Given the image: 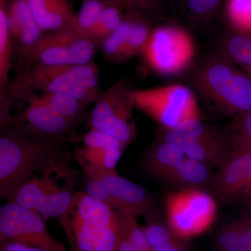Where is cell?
<instances>
[{
	"label": "cell",
	"mask_w": 251,
	"mask_h": 251,
	"mask_svg": "<svg viewBox=\"0 0 251 251\" xmlns=\"http://www.w3.org/2000/svg\"><path fill=\"white\" fill-rule=\"evenodd\" d=\"M166 224L178 237L188 241L210 229L217 216V204L198 188H183L167 195Z\"/></svg>",
	"instance_id": "6"
},
{
	"label": "cell",
	"mask_w": 251,
	"mask_h": 251,
	"mask_svg": "<svg viewBox=\"0 0 251 251\" xmlns=\"http://www.w3.org/2000/svg\"><path fill=\"white\" fill-rule=\"evenodd\" d=\"M229 142L233 152L251 153V111L234 123Z\"/></svg>",
	"instance_id": "30"
},
{
	"label": "cell",
	"mask_w": 251,
	"mask_h": 251,
	"mask_svg": "<svg viewBox=\"0 0 251 251\" xmlns=\"http://www.w3.org/2000/svg\"><path fill=\"white\" fill-rule=\"evenodd\" d=\"M117 251H140L133 247L125 237H122L119 242Z\"/></svg>",
	"instance_id": "36"
},
{
	"label": "cell",
	"mask_w": 251,
	"mask_h": 251,
	"mask_svg": "<svg viewBox=\"0 0 251 251\" xmlns=\"http://www.w3.org/2000/svg\"><path fill=\"white\" fill-rule=\"evenodd\" d=\"M143 228L153 251H188V241L178 237L166 224L150 216Z\"/></svg>",
	"instance_id": "22"
},
{
	"label": "cell",
	"mask_w": 251,
	"mask_h": 251,
	"mask_svg": "<svg viewBox=\"0 0 251 251\" xmlns=\"http://www.w3.org/2000/svg\"><path fill=\"white\" fill-rule=\"evenodd\" d=\"M128 96L134 108L167 130L176 128L190 120H200L196 97L190 89L184 85L129 90Z\"/></svg>",
	"instance_id": "5"
},
{
	"label": "cell",
	"mask_w": 251,
	"mask_h": 251,
	"mask_svg": "<svg viewBox=\"0 0 251 251\" xmlns=\"http://www.w3.org/2000/svg\"><path fill=\"white\" fill-rule=\"evenodd\" d=\"M151 32V21L136 11L126 10L121 25L100 49L109 62H124L143 53Z\"/></svg>",
	"instance_id": "15"
},
{
	"label": "cell",
	"mask_w": 251,
	"mask_h": 251,
	"mask_svg": "<svg viewBox=\"0 0 251 251\" xmlns=\"http://www.w3.org/2000/svg\"><path fill=\"white\" fill-rule=\"evenodd\" d=\"M198 82L206 96L227 112L251 111V80L228 63H211L201 72Z\"/></svg>",
	"instance_id": "12"
},
{
	"label": "cell",
	"mask_w": 251,
	"mask_h": 251,
	"mask_svg": "<svg viewBox=\"0 0 251 251\" xmlns=\"http://www.w3.org/2000/svg\"><path fill=\"white\" fill-rule=\"evenodd\" d=\"M244 224L242 218L226 224L220 231L216 243L217 251H242Z\"/></svg>",
	"instance_id": "28"
},
{
	"label": "cell",
	"mask_w": 251,
	"mask_h": 251,
	"mask_svg": "<svg viewBox=\"0 0 251 251\" xmlns=\"http://www.w3.org/2000/svg\"><path fill=\"white\" fill-rule=\"evenodd\" d=\"M67 140L49 139L21 127L1 126L0 132V196L7 200L38 172L70 158Z\"/></svg>",
	"instance_id": "1"
},
{
	"label": "cell",
	"mask_w": 251,
	"mask_h": 251,
	"mask_svg": "<svg viewBox=\"0 0 251 251\" xmlns=\"http://www.w3.org/2000/svg\"><path fill=\"white\" fill-rule=\"evenodd\" d=\"M0 251H50L14 242H0Z\"/></svg>",
	"instance_id": "33"
},
{
	"label": "cell",
	"mask_w": 251,
	"mask_h": 251,
	"mask_svg": "<svg viewBox=\"0 0 251 251\" xmlns=\"http://www.w3.org/2000/svg\"><path fill=\"white\" fill-rule=\"evenodd\" d=\"M251 178V153H231L214 179L216 192L225 199H236Z\"/></svg>",
	"instance_id": "18"
},
{
	"label": "cell",
	"mask_w": 251,
	"mask_h": 251,
	"mask_svg": "<svg viewBox=\"0 0 251 251\" xmlns=\"http://www.w3.org/2000/svg\"><path fill=\"white\" fill-rule=\"evenodd\" d=\"M39 213L7 201L0 208V242H14L50 251H71L54 239Z\"/></svg>",
	"instance_id": "13"
},
{
	"label": "cell",
	"mask_w": 251,
	"mask_h": 251,
	"mask_svg": "<svg viewBox=\"0 0 251 251\" xmlns=\"http://www.w3.org/2000/svg\"><path fill=\"white\" fill-rule=\"evenodd\" d=\"M227 55L251 74V39L245 34H232L225 44Z\"/></svg>",
	"instance_id": "27"
},
{
	"label": "cell",
	"mask_w": 251,
	"mask_h": 251,
	"mask_svg": "<svg viewBox=\"0 0 251 251\" xmlns=\"http://www.w3.org/2000/svg\"><path fill=\"white\" fill-rule=\"evenodd\" d=\"M98 46L74 28L46 32L29 51L18 58L20 69L31 64L69 65L93 62Z\"/></svg>",
	"instance_id": "7"
},
{
	"label": "cell",
	"mask_w": 251,
	"mask_h": 251,
	"mask_svg": "<svg viewBox=\"0 0 251 251\" xmlns=\"http://www.w3.org/2000/svg\"><path fill=\"white\" fill-rule=\"evenodd\" d=\"M226 16L238 30L251 32V0H227Z\"/></svg>",
	"instance_id": "29"
},
{
	"label": "cell",
	"mask_w": 251,
	"mask_h": 251,
	"mask_svg": "<svg viewBox=\"0 0 251 251\" xmlns=\"http://www.w3.org/2000/svg\"><path fill=\"white\" fill-rule=\"evenodd\" d=\"M112 2L110 0H82L80 11L77 14L80 32L89 37L104 10Z\"/></svg>",
	"instance_id": "26"
},
{
	"label": "cell",
	"mask_w": 251,
	"mask_h": 251,
	"mask_svg": "<svg viewBox=\"0 0 251 251\" xmlns=\"http://www.w3.org/2000/svg\"><path fill=\"white\" fill-rule=\"evenodd\" d=\"M209 177V167L201 162L185 156L163 181L184 188H198L205 184Z\"/></svg>",
	"instance_id": "23"
},
{
	"label": "cell",
	"mask_w": 251,
	"mask_h": 251,
	"mask_svg": "<svg viewBox=\"0 0 251 251\" xmlns=\"http://www.w3.org/2000/svg\"><path fill=\"white\" fill-rule=\"evenodd\" d=\"M10 101H21L24 106L3 125L21 127L29 133L49 139L67 140L75 143L77 126L69 122L41 101L36 91L29 89L8 90Z\"/></svg>",
	"instance_id": "8"
},
{
	"label": "cell",
	"mask_w": 251,
	"mask_h": 251,
	"mask_svg": "<svg viewBox=\"0 0 251 251\" xmlns=\"http://www.w3.org/2000/svg\"><path fill=\"white\" fill-rule=\"evenodd\" d=\"M84 192L122 215L138 218L153 212L152 203L146 190L120 176L116 171L84 174Z\"/></svg>",
	"instance_id": "9"
},
{
	"label": "cell",
	"mask_w": 251,
	"mask_h": 251,
	"mask_svg": "<svg viewBox=\"0 0 251 251\" xmlns=\"http://www.w3.org/2000/svg\"><path fill=\"white\" fill-rule=\"evenodd\" d=\"M237 198H240L243 201H249L251 200V178L244 187L241 190L240 192L237 195Z\"/></svg>",
	"instance_id": "35"
},
{
	"label": "cell",
	"mask_w": 251,
	"mask_h": 251,
	"mask_svg": "<svg viewBox=\"0 0 251 251\" xmlns=\"http://www.w3.org/2000/svg\"><path fill=\"white\" fill-rule=\"evenodd\" d=\"M66 235L71 251H117L122 237L121 214L78 191Z\"/></svg>",
	"instance_id": "4"
},
{
	"label": "cell",
	"mask_w": 251,
	"mask_h": 251,
	"mask_svg": "<svg viewBox=\"0 0 251 251\" xmlns=\"http://www.w3.org/2000/svg\"><path fill=\"white\" fill-rule=\"evenodd\" d=\"M69 160L65 158L38 172L6 200L39 213L44 219L57 220L66 234L78 191L75 188L76 173Z\"/></svg>",
	"instance_id": "2"
},
{
	"label": "cell",
	"mask_w": 251,
	"mask_h": 251,
	"mask_svg": "<svg viewBox=\"0 0 251 251\" xmlns=\"http://www.w3.org/2000/svg\"><path fill=\"white\" fill-rule=\"evenodd\" d=\"M6 0H0V104L6 101L10 73L13 68L14 44L6 14Z\"/></svg>",
	"instance_id": "21"
},
{
	"label": "cell",
	"mask_w": 251,
	"mask_h": 251,
	"mask_svg": "<svg viewBox=\"0 0 251 251\" xmlns=\"http://www.w3.org/2000/svg\"><path fill=\"white\" fill-rule=\"evenodd\" d=\"M185 156L179 147L163 140L148 153L145 159V167L150 174L163 180Z\"/></svg>",
	"instance_id": "20"
},
{
	"label": "cell",
	"mask_w": 251,
	"mask_h": 251,
	"mask_svg": "<svg viewBox=\"0 0 251 251\" xmlns=\"http://www.w3.org/2000/svg\"><path fill=\"white\" fill-rule=\"evenodd\" d=\"M31 12L45 32L74 28L79 30L77 14L69 0H28Z\"/></svg>",
	"instance_id": "19"
},
{
	"label": "cell",
	"mask_w": 251,
	"mask_h": 251,
	"mask_svg": "<svg viewBox=\"0 0 251 251\" xmlns=\"http://www.w3.org/2000/svg\"><path fill=\"white\" fill-rule=\"evenodd\" d=\"M221 0H184L185 9L191 17L201 20L216 12Z\"/></svg>",
	"instance_id": "32"
},
{
	"label": "cell",
	"mask_w": 251,
	"mask_h": 251,
	"mask_svg": "<svg viewBox=\"0 0 251 251\" xmlns=\"http://www.w3.org/2000/svg\"><path fill=\"white\" fill-rule=\"evenodd\" d=\"M75 157L84 174L115 171L126 145L110 135L90 129L81 138Z\"/></svg>",
	"instance_id": "16"
},
{
	"label": "cell",
	"mask_w": 251,
	"mask_h": 251,
	"mask_svg": "<svg viewBox=\"0 0 251 251\" xmlns=\"http://www.w3.org/2000/svg\"><path fill=\"white\" fill-rule=\"evenodd\" d=\"M242 219L244 224L242 251H251V216H244Z\"/></svg>",
	"instance_id": "34"
},
{
	"label": "cell",
	"mask_w": 251,
	"mask_h": 251,
	"mask_svg": "<svg viewBox=\"0 0 251 251\" xmlns=\"http://www.w3.org/2000/svg\"><path fill=\"white\" fill-rule=\"evenodd\" d=\"M129 89L118 82L102 92L88 117V127L110 135L128 146L135 139L137 128L133 116Z\"/></svg>",
	"instance_id": "10"
},
{
	"label": "cell",
	"mask_w": 251,
	"mask_h": 251,
	"mask_svg": "<svg viewBox=\"0 0 251 251\" xmlns=\"http://www.w3.org/2000/svg\"><path fill=\"white\" fill-rule=\"evenodd\" d=\"M126 10L135 11L152 21L161 11L162 0H110Z\"/></svg>",
	"instance_id": "31"
},
{
	"label": "cell",
	"mask_w": 251,
	"mask_h": 251,
	"mask_svg": "<svg viewBox=\"0 0 251 251\" xmlns=\"http://www.w3.org/2000/svg\"><path fill=\"white\" fill-rule=\"evenodd\" d=\"M17 89L69 94L87 107L95 103L102 92L98 67L94 62L69 65L27 66L18 71L17 77L10 82L7 91Z\"/></svg>",
	"instance_id": "3"
},
{
	"label": "cell",
	"mask_w": 251,
	"mask_h": 251,
	"mask_svg": "<svg viewBox=\"0 0 251 251\" xmlns=\"http://www.w3.org/2000/svg\"><path fill=\"white\" fill-rule=\"evenodd\" d=\"M8 27L18 58L27 53L45 34L33 16L28 0L6 1Z\"/></svg>",
	"instance_id": "17"
},
{
	"label": "cell",
	"mask_w": 251,
	"mask_h": 251,
	"mask_svg": "<svg viewBox=\"0 0 251 251\" xmlns=\"http://www.w3.org/2000/svg\"><path fill=\"white\" fill-rule=\"evenodd\" d=\"M39 97L41 101L54 111L77 126L89 117L87 115L88 107L69 94L41 93Z\"/></svg>",
	"instance_id": "24"
},
{
	"label": "cell",
	"mask_w": 251,
	"mask_h": 251,
	"mask_svg": "<svg viewBox=\"0 0 251 251\" xmlns=\"http://www.w3.org/2000/svg\"><path fill=\"white\" fill-rule=\"evenodd\" d=\"M142 54L153 72L173 75L189 65L194 57L195 45L191 36L181 28L160 26L151 30Z\"/></svg>",
	"instance_id": "11"
},
{
	"label": "cell",
	"mask_w": 251,
	"mask_h": 251,
	"mask_svg": "<svg viewBox=\"0 0 251 251\" xmlns=\"http://www.w3.org/2000/svg\"><path fill=\"white\" fill-rule=\"evenodd\" d=\"M125 13L126 9L123 6L116 3H110L104 10L98 23L91 31L89 37L100 48L103 41L121 25Z\"/></svg>",
	"instance_id": "25"
},
{
	"label": "cell",
	"mask_w": 251,
	"mask_h": 251,
	"mask_svg": "<svg viewBox=\"0 0 251 251\" xmlns=\"http://www.w3.org/2000/svg\"><path fill=\"white\" fill-rule=\"evenodd\" d=\"M165 141L179 147L185 156L220 168L230 156L227 145L201 120H190L173 129H166Z\"/></svg>",
	"instance_id": "14"
}]
</instances>
